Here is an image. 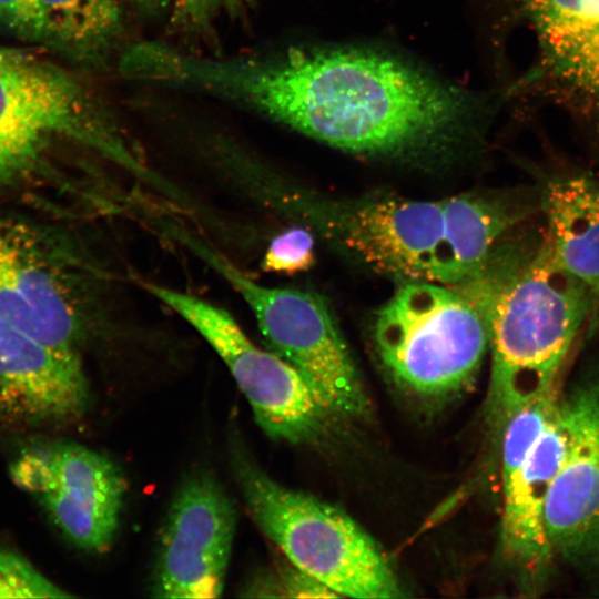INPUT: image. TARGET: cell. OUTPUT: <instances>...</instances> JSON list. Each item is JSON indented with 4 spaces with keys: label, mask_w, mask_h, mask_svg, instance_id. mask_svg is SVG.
Wrapping results in <instances>:
<instances>
[{
    "label": "cell",
    "mask_w": 599,
    "mask_h": 599,
    "mask_svg": "<svg viewBox=\"0 0 599 599\" xmlns=\"http://www.w3.org/2000/svg\"><path fill=\"white\" fill-rule=\"evenodd\" d=\"M163 84L248 105L307 136L362 155L415 158L449 149L471 123L466 97L419 69L358 49L291 50L266 59H207L169 45Z\"/></svg>",
    "instance_id": "1"
},
{
    "label": "cell",
    "mask_w": 599,
    "mask_h": 599,
    "mask_svg": "<svg viewBox=\"0 0 599 599\" xmlns=\"http://www.w3.org/2000/svg\"><path fill=\"white\" fill-rule=\"evenodd\" d=\"M536 251L529 236L510 235L460 285L403 282L373 326L376 353L394 382L429 400L470 387L489 351L495 304Z\"/></svg>",
    "instance_id": "2"
},
{
    "label": "cell",
    "mask_w": 599,
    "mask_h": 599,
    "mask_svg": "<svg viewBox=\"0 0 599 599\" xmlns=\"http://www.w3.org/2000/svg\"><path fill=\"white\" fill-rule=\"evenodd\" d=\"M538 213L534 187L439 201L362 200L327 227L369 267L403 282L457 286L476 275L510 232Z\"/></svg>",
    "instance_id": "3"
},
{
    "label": "cell",
    "mask_w": 599,
    "mask_h": 599,
    "mask_svg": "<svg viewBox=\"0 0 599 599\" xmlns=\"http://www.w3.org/2000/svg\"><path fill=\"white\" fill-rule=\"evenodd\" d=\"M586 324L596 325L586 286L542 242L500 293L491 316L488 415L495 430L526 403L558 388L565 362ZM499 432V435H500Z\"/></svg>",
    "instance_id": "4"
},
{
    "label": "cell",
    "mask_w": 599,
    "mask_h": 599,
    "mask_svg": "<svg viewBox=\"0 0 599 599\" xmlns=\"http://www.w3.org/2000/svg\"><path fill=\"white\" fill-rule=\"evenodd\" d=\"M232 466L251 517L292 566L339 597H403L388 560L352 517L278 484L237 447Z\"/></svg>",
    "instance_id": "5"
},
{
    "label": "cell",
    "mask_w": 599,
    "mask_h": 599,
    "mask_svg": "<svg viewBox=\"0 0 599 599\" xmlns=\"http://www.w3.org/2000/svg\"><path fill=\"white\" fill-rule=\"evenodd\" d=\"M60 138L142 167L73 75L29 51L0 47V189L30 176Z\"/></svg>",
    "instance_id": "6"
},
{
    "label": "cell",
    "mask_w": 599,
    "mask_h": 599,
    "mask_svg": "<svg viewBox=\"0 0 599 599\" xmlns=\"http://www.w3.org/2000/svg\"><path fill=\"white\" fill-rule=\"evenodd\" d=\"M174 235L241 295L272 351L309 382L336 417L368 415L369 400L359 374L322 296L263 285L201 238L180 230Z\"/></svg>",
    "instance_id": "7"
},
{
    "label": "cell",
    "mask_w": 599,
    "mask_h": 599,
    "mask_svg": "<svg viewBox=\"0 0 599 599\" xmlns=\"http://www.w3.org/2000/svg\"><path fill=\"white\" fill-rule=\"evenodd\" d=\"M145 288L215 351L268 436L308 444L327 434L336 416L316 389L287 361L255 345L227 311L164 285L148 283Z\"/></svg>",
    "instance_id": "8"
},
{
    "label": "cell",
    "mask_w": 599,
    "mask_h": 599,
    "mask_svg": "<svg viewBox=\"0 0 599 599\" xmlns=\"http://www.w3.org/2000/svg\"><path fill=\"white\" fill-rule=\"evenodd\" d=\"M9 469L73 545L91 552L110 548L125 494L111 459L75 443L51 441L23 448Z\"/></svg>",
    "instance_id": "9"
},
{
    "label": "cell",
    "mask_w": 599,
    "mask_h": 599,
    "mask_svg": "<svg viewBox=\"0 0 599 599\" xmlns=\"http://www.w3.org/2000/svg\"><path fill=\"white\" fill-rule=\"evenodd\" d=\"M67 262L38 227L0 215V316L49 346L78 353L84 311Z\"/></svg>",
    "instance_id": "10"
},
{
    "label": "cell",
    "mask_w": 599,
    "mask_h": 599,
    "mask_svg": "<svg viewBox=\"0 0 599 599\" xmlns=\"http://www.w3.org/2000/svg\"><path fill=\"white\" fill-rule=\"evenodd\" d=\"M236 510L210 475L190 477L176 491L160 536L151 591L159 598L222 595Z\"/></svg>",
    "instance_id": "11"
},
{
    "label": "cell",
    "mask_w": 599,
    "mask_h": 599,
    "mask_svg": "<svg viewBox=\"0 0 599 599\" xmlns=\"http://www.w3.org/2000/svg\"><path fill=\"white\" fill-rule=\"evenodd\" d=\"M568 444L552 480L545 526L554 559L599 569V363L562 397Z\"/></svg>",
    "instance_id": "12"
},
{
    "label": "cell",
    "mask_w": 599,
    "mask_h": 599,
    "mask_svg": "<svg viewBox=\"0 0 599 599\" xmlns=\"http://www.w3.org/2000/svg\"><path fill=\"white\" fill-rule=\"evenodd\" d=\"M537 42L539 82L599 135V0H514Z\"/></svg>",
    "instance_id": "13"
},
{
    "label": "cell",
    "mask_w": 599,
    "mask_h": 599,
    "mask_svg": "<svg viewBox=\"0 0 599 599\" xmlns=\"http://www.w3.org/2000/svg\"><path fill=\"white\" fill-rule=\"evenodd\" d=\"M88 398L78 353L49 346L0 316V425L73 422L83 415Z\"/></svg>",
    "instance_id": "14"
},
{
    "label": "cell",
    "mask_w": 599,
    "mask_h": 599,
    "mask_svg": "<svg viewBox=\"0 0 599 599\" xmlns=\"http://www.w3.org/2000/svg\"><path fill=\"white\" fill-rule=\"evenodd\" d=\"M568 435L560 397L555 413L524 463L501 475V550L528 590H536L542 583L554 560L546 532L545 509L552 480L567 449Z\"/></svg>",
    "instance_id": "15"
},
{
    "label": "cell",
    "mask_w": 599,
    "mask_h": 599,
    "mask_svg": "<svg viewBox=\"0 0 599 599\" xmlns=\"http://www.w3.org/2000/svg\"><path fill=\"white\" fill-rule=\"evenodd\" d=\"M545 235L558 262L589 291L599 315V179L535 170Z\"/></svg>",
    "instance_id": "16"
},
{
    "label": "cell",
    "mask_w": 599,
    "mask_h": 599,
    "mask_svg": "<svg viewBox=\"0 0 599 599\" xmlns=\"http://www.w3.org/2000/svg\"><path fill=\"white\" fill-rule=\"evenodd\" d=\"M43 44L77 61L101 62L122 33L118 0H38Z\"/></svg>",
    "instance_id": "17"
},
{
    "label": "cell",
    "mask_w": 599,
    "mask_h": 599,
    "mask_svg": "<svg viewBox=\"0 0 599 599\" xmlns=\"http://www.w3.org/2000/svg\"><path fill=\"white\" fill-rule=\"evenodd\" d=\"M72 597L44 577L22 555L0 547V598Z\"/></svg>",
    "instance_id": "18"
},
{
    "label": "cell",
    "mask_w": 599,
    "mask_h": 599,
    "mask_svg": "<svg viewBox=\"0 0 599 599\" xmlns=\"http://www.w3.org/2000/svg\"><path fill=\"white\" fill-rule=\"evenodd\" d=\"M314 237L300 226H293L272 238L262 260L264 271L296 274L315 263Z\"/></svg>",
    "instance_id": "19"
},
{
    "label": "cell",
    "mask_w": 599,
    "mask_h": 599,
    "mask_svg": "<svg viewBox=\"0 0 599 599\" xmlns=\"http://www.w3.org/2000/svg\"><path fill=\"white\" fill-rule=\"evenodd\" d=\"M172 21L194 31H205L222 16L241 13L251 0H172Z\"/></svg>",
    "instance_id": "20"
},
{
    "label": "cell",
    "mask_w": 599,
    "mask_h": 599,
    "mask_svg": "<svg viewBox=\"0 0 599 599\" xmlns=\"http://www.w3.org/2000/svg\"><path fill=\"white\" fill-rule=\"evenodd\" d=\"M0 28L23 40L43 44L38 0H0Z\"/></svg>",
    "instance_id": "21"
},
{
    "label": "cell",
    "mask_w": 599,
    "mask_h": 599,
    "mask_svg": "<svg viewBox=\"0 0 599 599\" xmlns=\"http://www.w3.org/2000/svg\"><path fill=\"white\" fill-rule=\"evenodd\" d=\"M283 590L288 597H339L319 580L294 566L283 578Z\"/></svg>",
    "instance_id": "22"
},
{
    "label": "cell",
    "mask_w": 599,
    "mask_h": 599,
    "mask_svg": "<svg viewBox=\"0 0 599 599\" xmlns=\"http://www.w3.org/2000/svg\"><path fill=\"white\" fill-rule=\"evenodd\" d=\"M133 4L145 9V10H156L166 6L172 0H130Z\"/></svg>",
    "instance_id": "23"
},
{
    "label": "cell",
    "mask_w": 599,
    "mask_h": 599,
    "mask_svg": "<svg viewBox=\"0 0 599 599\" xmlns=\"http://www.w3.org/2000/svg\"><path fill=\"white\" fill-rule=\"evenodd\" d=\"M146 42H148V41H146ZM144 43H145V42H144ZM144 43H143V44H144ZM143 44H142V45H143ZM142 45H141V47H142ZM141 47H140V48H141ZM140 48H139V50H140ZM139 50H138V52H139ZM138 52H136V55H138ZM136 55H135V69H136ZM136 73H138V69H136ZM138 77H139V74H138ZM139 78H140V77H139ZM140 79H141V78H140ZM142 81H143V80H142Z\"/></svg>",
    "instance_id": "24"
}]
</instances>
